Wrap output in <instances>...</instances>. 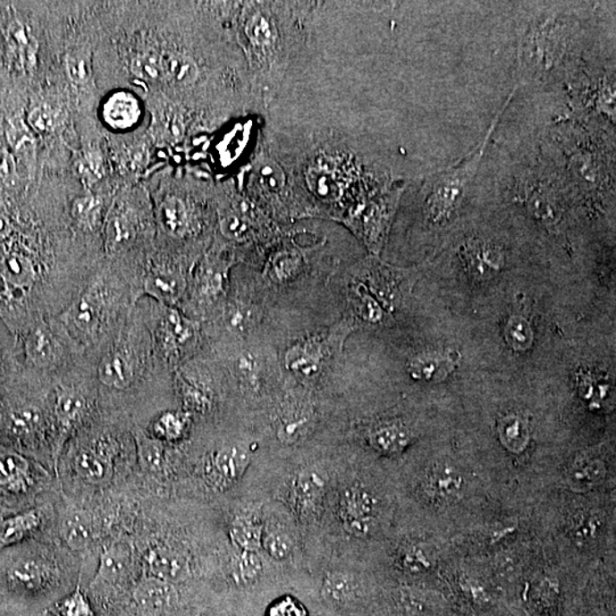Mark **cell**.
<instances>
[{"label":"cell","mask_w":616,"mask_h":616,"mask_svg":"<svg viewBox=\"0 0 616 616\" xmlns=\"http://www.w3.org/2000/svg\"><path fill=\"white\" fill-rule=\"evenodd\" d=\"M51 390L52 415L61 456L70 438L100 413V407L94 379L64 376L59 382H51Z\"/></svg>","instance_id":"cell-9"},{"label":"cell","mask_w":616,"mask_h":616,"mask_svg":"<svg viewBox=\"0 0 616 616\" xmlns=\"http://www.w3.org/2000/svg\"><path fill=\"white\" fill-rule=\"evenodd\" d=\"M102 201L100 198L87 194L73 202L72 217L85 229H94L101 218Z\"/></svg>","instance_id":"cell-35"},{"label":"cell","mask_w":616,"mask_h":616,"mask_svg":"<svg viewBox=\"0 0 616 616\" xmlns=\"http://www.w3.org/2000/svg\"><path fill=\"white\" fill-rule=\"evenodd\" d=\"M60 491L53 470L0 443V507L5 515L34 507Z\"/></svg>","instance_id":"cell-8"},{"label":"cell","mask_w":616,"mask_h":616,"mask_svg":"<svg viewBox=\"0 0 616 616\" xmlns=\"http://www.w3.org/2000/svg\"><path fill=\"white\" fill-rule=\"evenodd\" d=\"M7 40L14 56L22 67L31 68L36 62L38 44L30 30L19 21H14L8 27Z\"/></svg>","instance_id":"cell-25"},{"label":"cell","mask_w":616,"mask_h":616,"mask_svg":"<svg viewBox=\"0 0 616 616\" xmlns=\"http://www.w3.org/2000/svg\"><path fill=\"white\" fill-rule=\"evenodd\" d=\"M51 392L49 384L28 394L0 399V443L35 459L56 475L60 453Z\"/></svg>","instance_id":"cell-4"},{"label":"cell","mask_w":616,"mask_h":616,"mask_svg":"<svg viewBox=\"0 0 616 616\" xmlns=\"http://www.w3.org/2000/svg\"><path fill=\"white\" fill-rule=\"evenodd\" d=\"M308 424L309 418L304 413L287 417L280 425L279 436L285 442L297 441L306 432Z\"/></svg>","instance_id":"cell-39"},{"label":"cell","mask_w":616,"mask_h":616,"mask_svg":"<svg viewBox=\"0 0 616 616\" xmlns=\"http://www.w3.org/2000/svg\"><path fill=\"white\" fill-rule=\"evenodd\" d=\"M15 179L16 166L13 156L0 148V181L5 184L13 183Z\"/></svg>","instance_id":"cell-49"},{"label":"cell","mask_w":616,"mask_h":616,"mask_svg":"<svg viewBox=\"0 0 616 616\" xmlns=\"http://www.w3.org/2000/svg\"><path fill=\"white\" fill-rule=\"evenodd\" d=\"M67 72L70 80L73 82L84 84V82L89 81L90 73H92L90 60L85 54H72L67 59Z\"/></svg>","instance_id":"cell-43"},{"label":"cell","mask_w":616,"mask_h":616,"mask_svg":"<svg viewBox=\"0 0 616 616\" xmlns=\"http://www.w3.org/2000/svg\"><path fill=\"white\" fill-rule=\"evenodd\" d=\"M376 511L377 502L366 490L353 487L342 495V515L351 535L367 536L374 527Z\"/></svg>","instance_id":"cell-19"},{"label":"cell","mask_w":616,"mask_h":616,"mask_svg":"<svg viewBox=\"0 0 616 616\" xmlns=\"http://www.w3.org/2000/svg\"><path fill=\"white\" fill-rule=\"evenodd\" d=\"M165 78H169L173 84L188 86L193 84L199 76L196 62L183 54H166L161 56Z\"/></svg>","instance_id":"cell-27"},{"label":"cell","mask_w":616,"mask_h":616,"mask_svg":"<svg viewBox=\"0 0 616 616\" xmlns=\"http://www.w3.org/2000/svg\"><path fill=\"white\" fill-rule=\"evenodd\" d=\"M12 232L10 218L0 213V240L5 239Z\"/></svg>","instance_id":"cell-54"},{"label":"cell","mask_w":616,"mask_h":616,"mask_svg":"<svg viewBox=\"0 0 616 616\" xmlns=\"http://www.w3.org/2000/svg\"><path fill=\"white\" fill-rule=\"evenodd\" d=\"M232 263L227 260L207 259L201 264L199 270L190 279L188 291L191 295L194 303L204 306V308L217 304L223 296H225L227 275ZM188 293V292H186Z\"/></svg>","instance_id":"cell-16"},{"label":"cell","mask_w":616,"mask_h":616,"mask_svg":"<svg viewBox=\"0 0 616 616\" xmlns=\"http://www.w3.org/2000/svg\"><path fill=\"white\" fill-rule=\"evenodd\" d=\"M246 464V454L237 446L224 445L206 456L202 477L207 485L224 487L240 477Z\"/></svg>","instance_id":"cell-18"},{"label":"cell","mask_w":616,"mask_h":616,"mask_svg":"<svg viewBox=\"0 0 616 616\" xmlns=\"http://www.w3.org/2000/svg\"><path fill=\"white\" fill-rule=\"evenodd\" d=\"M176 388L183 403L184 411L193 415V413H205L209 410L212 399L208 392L200 384L193 383L183 374H177Z\"/></svg>","instance_id":"cell-28"},{"label":"cell","mask_w":616,"mask_h":616,"mask_svg":"<svg viewBox=\"0 0 616 616\" xmlns=\"http://www.w3.org/2000/svg\"><path fill=\"white\" fill-rule=\"evenodd\" d=\"M28 122L32 130L40 134L48 133L54 127L53 114L46 107H37L29 114Z\"/></svg>","instance_id":"cell-46"},{"label":"cell","mask_w":616,"mask_h":616,"mask_svg":"<svg viewBox=\"0 0 616 616\" xmlns=\"http://www.w3.org/2000/svg\"><path fill=\"white\" fill-rule=\"evenodd\" d=\"M263 572L262 561L254 552H243L234 566V578L239 583H252L257 580Z\"/></svg>","instance_id":"cell-37"},{"label":"cell","mask_w":616,"mask_h":616,"mask_svg":"<svg viewBox=\"0 0 616 616\" xmlns=\"http://www.w3.org/2000/svg\"><path fill=\"white\" fill-rule=\"evenodd\" d=\"M267 616H308L304 606L291 597L273 603Z\"/></svg>","instance_id":"cell-45"},{"label":"cell","mask_w":616,"mask_h":616,"mask_svg":"<svg viewBox=\"0 0 616 616\" xmlns=\"http://www.w3.org/2000/svg\"><path fill=\"white\" fill-rule=\"evenodd\" d=\"M351 330H354L353 326L344 320L341 325H337V328L332 330L328 336L317 334L296 342L285 353V367L301 379L317 377L333 354V349L342 345L345 336Z\"/></svg>","instance_id":"cell-14"},{"label":"cell","mask_w":616,"mask_h":616,"mask_svg":"<svg viewBox=\"0 0 616 616\" xmlns=\"http://www.w3.org/2000/svg\"><path fill=\"white\" fill-rule=\"evenodd\" d=\"M263 545L268 555L275 560H285L291 553V537L283 532L270 533L266 539H263Z\"/></svg>","instance_id":"cell-42"},{"label":"cell","mask_w":616,"mask_h":616,"mask_svg":"<svg viewBox=\"0 0 616 616\" xmlns=\"http://www.w3.org/2000/svg\"><path fill=\"white\" fill-rule=\"evenodd\" d=\"M60 494L28 510L0 517V549L29 540H56V500Z\"/></svg>","instance_id":"cell-12"},{"label":"cell","mask_w":616,"mask_h":616,"mask_svg":"<svg viewBox=\"0 0 616 616\" xmlns=\"http://www.w3.org/2000/svg\"><path fill=\"white\" fill-rule=\"evenodd\" d=\"M403 564L405 568L410 570H421L424 568H427L429 563L423 552L415 549L405 553Z\"/></svg>","instance_id":"cell-50"},{"label":"cell","mask_w":616,"mask_h":616,"mask_svg":"<svg viewBox=\"0 0 616 616\" xmlns=\"http://www.w3.org/2000/svg\"><path fill=\"white\" fill-rule=\"evenodd\" d=\"M131 72L144 80H159L164 76L163 61L156 53H143L131 61Z\"/></svg>","instance_id":"cell-36"},{"label":"cell","mask_w":616,"mask_h":616,"mask_svg":"<svg viewBox=\"0 0 616 616\" xmlns=\"http://www.w3.org/2000/svg\"><path fill=\"white\" fill-rule=\"evenodd\" d=\"M429 490L443 500L457 498L464 486V478L457 469L450 466H440L432 471L428 478Z\"/></svg>","instance_id":"cell-29"},{"label":"cell","mask_w":616,"mask_h":616,"mask_svg":"<svg viewBox=\"0 0 616 616\" xmlns=\"http://www.w3.org/2000/svg\"><path fill=\"white\" fill-rule=\"evenodd\" d=\"M158 216L161 227L169 237L184 239L192 231V217L188 205L179 197L165 198L159 206Z\"/></svg>","instance_id":"cell-23"},{"label":"cell","mask_w":616,"mask_h":616,"mask_svg":"<svg viewBox=\"0 0 616 616\" xmlns=\"http://www.w3.org/2000/svg\"><path fill=\"white\" fill-rule=\"evenodd\" d=\"M46 611L52 616H97L93 603L81 582L59 601L48 606Z\"/></svg>","instance_id":"cell-26"},{"label":"cell","mask_w":616,"mask_h":616,"mask_svg":"<svg viewBox=\"0 0 616 616\" xmlns=\"http://www.w3.org/2000/svg\"><path fill=\"white\" fill-rule=\"evenodd\" d=\"M56 477L62 494L82 502L133 485L138 459L131 426L100 411L64 445Z\"/></svg>","instance_id":"cell-1"},{"label":"cell","mask_w":616,"mask_h":616,"mask_svg":"<svg viewBox=\"0 0 616 616\" xmlns=\"http://www.w3.org/2000/svg\"><path fill=\"white\" fill-rule=\"evenodd\" d=\"M120 308L122 299L114 280L98 278L90 280L55 318L85 350L105 339L106 333L114 326L113 322L115 324Z\"/></svg>","instance_id":"cell-6"},{"label":"cell","mask_w":616,"mask_h":616,"mask_svg":"<svg viewBox=\"0 0 616 616\" xmlns=\"http://www.w3.org/2000/svg\"><path fill=\"white\" fill-rule=\"evenodd\" d=\"M0 272L8 284L19 289L32 288L38 280L35 264L20 254L6 255L0 262Z\"/></svg>","instance_id":"cell-24"},{"label":"cell","mask_w":616,"mask_h":616,"mask_svg":"<svg viewBox=\"0 0 616 616\" xmlns=\"http://www.w3.org/2000/svg\"><path fill=\"white\" fill-rule=\"evenodd\" d=\"M470 267L479 274L499 271L504 264V250L491 240L471 238L461 246L460 252Z\"/></svg>","instance_id":"cell-21"},{"label":"cell","mask_w":616,"mask_h":616,"mask_svg":"<svg viewBox=\"0 0 616 616\" xmlns=\"http://www.w3.org/2000/svg\"><path fill=\"white\" fill-rule=\"evenodd\" d=\"M140 577L142 563L133 536H114L103 543L97 569L85 590L93 605L114 607L127 601Z\"/></svg>","instance_id":"cell-7"},{"label":"cell","mask_w":616,"mask_h":616,"mask_svg":"<svg viewBox=\"0 0 616 616\" xmlns=\"http://www.w3.org/2000/svg\"><path fill=\"white\" fill-rule=\"evenodd\" d=\"M81 581L80 561L56 540L0 549V602L12 611L46 610Z\"/></svg>","instance_id":"cell-2"},{"label":"cell","mask_w":616,"mask_h":616,"mask_svg":"<svg viewBox=\"0 0 616 616\" xmlns=\"http://www.w3.org/2000/svg\"><path fill=\"white\" fill-rule=\"evenodd\" d=\"M301 267H303V258L299 251L283 250L273 256L268 264L267 273L274 283H287L295 279Z\"/></svg>","instance_id":"cell-31"},{"label":"cell","mask_w":616,"mask_h":616,"mask_svg":"<svg viewBox=\"0 0 616 616\" xmlns=\"http://www.w3.org/2000/svg\"><path fill=\"white\" fill-rule=\"evenodd\" d=\"M355 583L344 573H332L322 586V596L326 602L345 603L354 597Z\"/></svg>","instance_id":"cell-34"},{"label":"cell","mask_w":616,"mask_h":616,"mask_svg":"<svg viewBox=\"0 0 616 616\" xmlns=\"http://www.w3.org/2000/svg\"><path fill=\"white\" fill-rule=\"evenodd\" d=\"M0 616H14L10 607L3 602H0Z\"/></svg>","instance_id":"cell-55"},{"label":"cell","mask_w":616,"mask_h":616,"mask_svg":"<svg viewBox=\"0 0 616 616\" xmlns=\"http://www.w3.org/2000/svg\"><path fill=\"white\" fill-rule=\"evenodd\" d=\"M585 41V28L570 6L555 4L536 8L520 26V82L568 84L586 64Z\"/></svg>","instance_id":"cell-3"},{"label":"cell","mask_w":616,"mask_h":616,"mask_svg":"<svg viewBox=\"0 0 616 616\" xmlns=\"http://www.w3.org/2000/svg\"><path fill=\"white\" fill-rule=\"evenodd\" d=\"M127 603L139 616H164L179 605L180 594L177 585L142 574Z\"/></svg>","instance_id":"cell-15"},{"label":"cell","mask_w":616,"mask_h":616,"mask_svg":"<svg viewBox=\"0 0 616 616\" xmlns=\"http://www.w3.org/2000/svg\"><path fill=\"white\" fill-rule=\"evenodd\" d=\"M246 35L251 46L257 49L270 48L275 44L276 29L267 16L256 13L247 21Z\"/></svg>","instance_id":"cell-32"},{"label":"cell","mask_w":616,"mask_h":616,"mask_svg":"<svg viewBox=\"0 0 616 616\" xmlns=\"http://www.w3.org/2000/svg\"><path fill=\"white\" fill-rule=\"evenodd\" d=\"M191 417V413L184 410H164L153 417L143 428L148 436L165 444H179L188 436Z\"/></svg>","instance_id":"cell-20"},{"label":"cell","mask_w":616,"mask_h":616,"mask_svg":"<svg viewBox=\"0 0 616 616\" xmlns=\"http://www.w3.org/2000/svg\"><path fill=\"white\" fill-rule=\"evenodd\" d=\"M165 131H166V135L169 139L173 140L180 139L183 136V122H181L180 118H171L166 122V130Z\"/></svg>","instance_id":"cell-53"},{"label":"cell","mask_w":616,"mask_h":616,"mask_svg":"<svg viewBox=\"0 0 616 616\" xmlns=\"http://www.w3.org/2000/svg\"><path fill=\"white\" fill-rule=\"evenodd\" d=\"M80 350H84L55 317L49 321L40 318L29 330L24 341L27 362L43 371L60 369L67 361L69 353Z\"/></svg>","instance_id":"cell-11"},{"label":"cell","mask_w":616,"mask_h":616,"mask_svg":"<svg viewBox=\"0 0 616 616\" xmlns=\"http://www.w3.org/2000/svg\"><path fill=\"white\" fill-rule=\"evenodd\" d=\"M401 190L384 193L353 209L344 223L362 240L372 254L378 255L383 249L391 223L398 208Z\"/></svg>","instance_id":"cell-13"},{"label":"cell","mask_w":616,"mask_h":616,"mask_svg":"<svg viewBox=\"0 0 616 616\" xmlns=\"http://www.w3.org/2000/svg\"><path fill=\"white\" fill-rule=\"evenodd\" d=\"M325 485V478L316 471H305L297 482V489H299L300 497L308 500V502L317 498Z\"/></svg>","instance_id":"cell-41"},{"label":"cell","mask_w":616,"mask_h":616,"mask_svg":"<svg viewBox=\"0 0 616 616\" xmlns=\"http://www.w3.org/2000/svg\"><path fill=\"white\" fill-rule=\"evenodd\" d=\"M605 474V468L601 461L586 462V465L574 468L570 473V482L574 485L588 486L599 481Z\"/></svg>","instance_id":"cell-38"},{"label":"cell","mask_w":616,"mask_h":616,"mask_svg":"<svg viewBox=\"0 0 616 616\" xmlns=\"http://www.w3.org/2000/svg\"><path fill=\"white\" fill-rule=\"evenodd\" d=\"M190 279L173 267L156 268L143 279L139 296H148L159 304L175 306L188 292Z\"/></svg>","instance_id":"cell-17"},{"label":"cell","mask_w":616,"mask_h":616,"mask_svg":"<svg viewBox=\"0 0 616 616\" xmlns=\"http://www.w3.org/2000/svg\"><path fill=\"white\" fill-rule=\"evenodd\" d=\"M199 338V322L175 306L159 304L151 339L153 350L165 363L179 365L197 349Z\"/></svg>","instance_id":"cell-10"},{"label":"cell","mask_w":616,"mask_h":616,"mask_svg":"<svg viewBox=\"0 0 616 616\" xmlns=\"http://www.w3.org/2000/svg\"><path fill=\"white\" fill-rule=\"evenodd\" d=\"M500 114H499L494 125L487 131L481 147L452 166L440 169L426 177L421 186L420 199L421 210L427 224L436 227L448 226L460 213L471 186L481 171L479 167L482 166L483 156L497 127Z\"/></svg>","instance_id":"cell-5"},{"label":"cell","mask_w":616,"mask_h":616,"mask_svg":"<svg viewBox=\"0 0 616 616\" xmlns=\"http://www.w3.org/2000/svg\"><path fill=\"white\" fill-rule=\"evenodd\" d=\"M100 169V163L95 159H86L80 166L82 175L92 181L97 180V177H100V173H98Z\"/></svg>","instance_id":"cell-52"},{"label":"cell","mask_w":616,"mask_h":616,"mask_svg":"<svg viewBox=\"0 0 616 616\" xmlns=\"http://www.w3.org/2000/svg\"><path fill=\"white\" fill-rule=\"evenodd\" d=\"M7 138L8 140H10L11 146L14 148H19L21 146H23L24 143L31 142V140L34 139L26 123L20 118L11 120L10 126H8L7 130Z\"/></svg>","instance_id":"cell-47"},{"label":"cell","mask_w":616,"mask_h":616,"mask_svg":"<svg viewBox=\"0 0 616 616\" xmlns=\"http://www.w3.org/2000/svg\"><path fill=\"white\" fill-rule=\"evenodd\" d=\"M225 322L233 333L245 332L251 320L250 309L241 303H231L225 309Z\"/></svg>","instance_id":"cell-40"},{"label":"cell","mask_w":616,"mask_h":616,"mask_svg":"<svg viewBox=\"0 0 616 616\" xmlns=\"http://www.w3.org/2000/svg\"><path fill=\"white\" fill-rule=\"evenodd\" d=\"M3 515H5V512H4L2 507H0V517H2Z\"/></svg>","instance_id":"cell-56"},{"label":"cell","mask_w":616,"mask_h":616,"mask_svg":"<svg viewBox=\"0 0 616 616\" xmlns=\"http://www.w3.org/2000/svg\"><path fill=\"white\" fill-rule=\"evenodd\" d=\"M231 540L243 552H257L263 545V528L254 519L238 517L230 527Z\"/></svg>","instance_id":"cell-30"},{"label":"cell","mask_w":616,"mask_h":616,"mask_svg":"<svg viewBox=\"0 0 616 616\" xmlns=\"http://www.w3.org/2000/svg\"><path fill=\"white\" fill-rule=\"evenodd\" d=\"M237 374L240 377L252 383L257 374V367H256L255 359L251 357H242L239 359L237 365Z\"/></svg>","instance_id":"cell-51"},{"label":"cell","mask_w":616,"mask_h":616,"mask_svg":"<svg viewBox=\"0 0 616 616\" xmlns=\"http://www.w3.org/2000/svg\"><path fill=\"white\" fill-rule=\"evenodd\" d=\"M370 440L383 452H399L408 444L409 433L400 426L384 425L371 433Z\"/></svg>","instance_id":"cell-33"},{"label":"cell","mask_w":616,"mask_h":616,"mask_svg":"<svg viewBox=\"0 0 616 616\" xmlns=\"http://www.w3.org/2000/svg\"><path fill=\"white\" fill-rule=\"evenodd\" d=\"M507 333L511 345L516 349H525L528 342H531V329H528L527 324L522 320H511Z\"/></svg>","instance_id":"cell-44"},{"label":"cell","mask_w":616,"mask_h":616,"mask_svg":"<svg viewBox=\"0 0 616 616\" xmlns=\"http://www.w3.org/2000/svg\"><path fill=\"white\" fill-rule=\"evenodd\" d=\"M598 520L591 516L583 517L580 523H578L577 527H574V535L577 539L582 541L594 539L599 531Z\"/></svg>","instance_id":"cell-48"},{"label":"cell","mask_w":616,"mask_h":616,"mask_svg":"<svg viewBox=\"0 0 616 616\" xmlns=\"http://www.w3.org/2000/svg\"><path fill=\"white\" fill-rule=\"evenodd\" d=\"M140 114L142 110L138 98L127 92L114 94L103 106V117L114 130H130L139 122Z\"/></svg>","instance_id":"cell-22"}]
</instances>
